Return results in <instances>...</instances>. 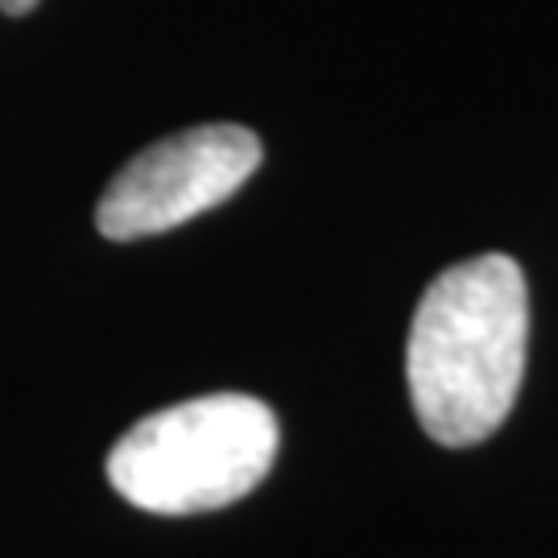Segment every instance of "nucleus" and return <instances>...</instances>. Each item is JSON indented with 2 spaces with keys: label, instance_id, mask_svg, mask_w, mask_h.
<instances>
[{
  "label": "nucleus",
  "instance_id": "nucleus-1",
  "mask_svg": "<svg viewBox=\"0 0 558 558\" xmlns=\"http://www.w3.org/2000/svg\"><path fill=\"white\" fill-rule=\"evenodd\" d=\"M530 290L505 253H484L430 281L422 294L405 380L422 430L442 447H476L509 418L525 377Z\"/></svg>",
  "mask_w": 558,
  "mask_h": 558
},
{
  "label": "nucleus",
  "instance_id": "nucleus-2",
  "mask_svg": "<svg viewBox=\"0 0 558 558\" xmlns=\"http://www.w3.org/2000/svg\"><path fill=\"white\" fill-rule=\"evenodd\" d=\"M278 459V418L248 393H211L141 418L108 451V480L161 518L211 513L248 497Z\"/></svg>",
  "mask_w": 558,
  "mask_h": 558
},
{
  "label": "nucleus",
  "instance_id": "nucleus-3",
  "mask_svg": "<svg viewBox=\"0 0 558 558\" xmlns=\"http://www.w3.org/2000/svg\"><path fill=\"white\" fill-rule=\"evenodd\" d=\"M260 141L244 124H199L141 149L108 182L96 228L108 240L170 232L232 199L257 174Z\"/></svg>",
  "mask_w": 558,
  "mask_h": 558
},
{
  "label": "nucleus",
  "instance_id": "nucleus-4",
  "mask_svg": "<svg viewBox=\"0 0 558 558\" xmlns=\"http://www.w3.org/2000/svg\"><path fill=\"white\" fill-rule=\"evenodd\" d=\"M0 9H4L9 17H25V13L38 9V0H0Z\"/></svg>",
  "mask_w": 558,
  "mask_h": 558
}]
</instances>
